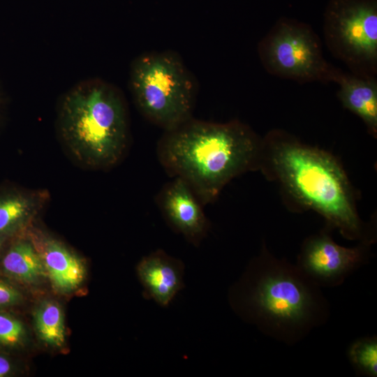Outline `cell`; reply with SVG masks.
<instances>
[{
    "instance_id": "3",
    "label": "cell",
    "mask_w": 377,
    "mask_h": 377,
    "mask_svg": "<svg viewBox=\"0 0 377 377\" xmlns=\"http://www.w3.org/2000/svg\"><path fill=\"white\" fill-rule=\"evenodd\" d=\"M265 165L295 201L325 218L327 227L337 228L349 240L374 242L357 214L348 177L334 156L274 130L263 139L260 168Z\"/></svg>"
},
{
    "instance_id": "7",
    "label": "cell",
    "mask_w": 377,
    "mask_h": 377,
    "mask_svg": "<svg viewBox=\"0 0 377 377\" xmlns=\"http://www.w3.org/2000/svg\"><path fill=\"white\" fill-rule=\"evenodd\" d=\"M323 32L331 54L351 73L377 75V0H330Z\"/></svg>"
},
{
    "instance_id": "13",
    "label": "cell",
    "mask_w": 377,
    "mask_h": 377,
    "mask_svg": "<svg viewBox=\"0 0 377 377\" xmlns=\"http://www.w3.org/2000/svg\"><path fill=\"white\" fill-rule=\"evenodd\" d=\"M39 207V200L35 195L13 189L1 191L0 237L6 239L21 230Z\"/></svg>"
},
{
    "instance_id": "15",
    "label": "cell",
    "mask_w": 377,
    "mask_h": 377,
    "mask_svg": "<svg viewBox=\"0 0 377 377\" xmlns=\"http://www.w3.org/2000/svg\"><path fill=\"white\" fill-rule=\"evenodd\" d=\"M36 332L48 345L60 347L65 341L64 316L61 308L53 301H43L34 312Z\"/></svg>"
},
{
    "instance_id": "18",
    "label": "cell",
    "mask_w": 377,
    "mask_h": 377,
    "mask_svg": "<svg viewBox=\"0 0 377 377\" xmlns=\"http://www.w3.org/2000/svg\"><path fill=\"white\" fill-rule=\"evenodd\" d=\"M21 295L10 285L0 281V307L14 305L20 302Z\"/></svg>"
},
{
    "instance_id": "14",
    "label": "cell",
    "mask_w": 377,
    "mask_h": 377,
    "mask_svg": "<svg viewBox=\"0 0 377 377\" xmlns=\"http://www.w3.org/2000/svg\"><path fill=\"white\" fill-rule=\"evenodd\" d=\"M3 271L18 281L32 283L43 277L46 271L33 242L18 239L7 250L2 260Z\"/></svg>"
},
{
    "instance_id": "20",
    "label": "cell",
    "mask_w": 377,
    "mask_h": 377,
    "mask_svg": "<svg viewBox=\"0 0 377 377\" xmlns=\"http://www.w3.org/2000/svg\"><path fill=\"white\" fill-rule=\"evenodd\" d=\"M5 240H6V238L0 237V250L1 247L3 246V245L4 244Z\"/></svg>"
},
{
    "instance_id": "8",
    "label": "cell",
    "mask_w": 377,
    "mask_h": 377,
    "mask_svg": "<svg viewBox=\"0 0 377 377\" xmlns=\"http://www.w3.org/2000/svg\"><path fill=\"white\" fill-rule=\"evenodd\" d=\"M327 227L307 237L297 257V266L319 287H335L343 283L355 270L367 262L371 242H360L355 247L337 244Z\"/></svg>"
},
{
    "instance_id": "6",
    "label": "cell",
    "mask_w": 377,
    "mask_h": 377,
    "mask_svg": "<svg viewBox=\"0 0 377 377\" xmlns=\"http://www.w3.org/2000/svg\"><path fill=\"white\" fill-rule=\"evenodd\" d=\"M257 49L267 73L301 84L335 82L341 72L325 59L320 39L313 28L296 20L279 18Z\"/></svg>"
},
{
    "instance_id": "12",
    "label": "cell",
    "mask_w": 377,
    "mask_h": 377,
    "mask_svg": "<svg viewBox=\"0 0 377 377\" xmlns=\"http://www.w3.org/2000/svg\"><path fill=\"white\" fill-rule=\"evenodd\" d=\"M53 286L59 290L69 292L77 288L84 278L81 260L59 242L43 237L34 243Z\"/></svg>"
},
{
    "instance_id": "17",
    "label": "cell",
    "mask_w": 377,
    "mask_h": 377,
    "mask_svg": "<svg viewBox=\"0 0 377 377\" xmlns=\"http://www.w3.org/2000/svg\"><path fill=\"white\" fill-rule=\"evenodd\" d=\"M25 330L22 323L15 318L0 313V343L16 346L24 340Z\"/></svg>"
},
{
    "instance_id": "2",
    "label": "cell",
    "mask_w": 377,
    "mask_h": 377,
    "mask_svg": "<svg viewBox=\"0 0 377 377\" xmlns=\"http://www.w3.org/2000/svg\"><path fill=\"white\" fill-rule=\"evenodd\" d=\"M263 140L233 120L214 123L191 117L159 139L156 154L166 172L184 180L205 206L233 178L260 168Z\"/></svg>"
},
{
    "instance_id": "5",
    "label": "cell",
    "mask_w": 377,
    "mask_h": 377,
    "mask_svg": "<svg viewBox=\"0 0 377 377\" xmlns=\"http://www.w3.org/2000/svg\"><path fill=\"white\" fill-rule=\"evenodd\" d=\"M129 86L142 114L164 131L193 117L198 85L175 52L140 54L132 62Z\"/></svg>"
},
{
    "instance_id": "9",
    "label": "cell",
    "mask_w": 377,
    "mask_h": 377,
    "mask_svg": "<svg viewBox=\"0 0 377 377\" xmlns=\"http://www.w3.org/2000/svg\"><path fill=\"white\" fill-rule=\"evenodd\" d=\"M156 202L167 224L176 233L198 246L207 235L210 223L202 203L182 179L173 177L160 190Z\"/></svg>"
},
{
    "instance_id": "4",
    "label": "cell",
    "mask_w": 377,
    "mask_h": 377,
    "mask_svg": "<svg viewBox=\"0 0 377 377\" xmlns=\"http://www.w3.org/2000/svg\"><path fill=\"white\" fill-rule=\"evenodd\" d=\"M59 126L72 153L91 167L113 166L127 148L129 125L124 96L99 79L80 82L65 94Z\"/></svg>"
},
{
    "instance_id": "10",
    "label": "cell",
    "mask_w": 377,
    "mask_h": 377,
    "mask_svg": "<svg viewBox=\"0 0 377 377\" xmlns=\"http://www.w3.org/2000/svg\"><path fill=\"white\" fill-rule=\"evenodd\" d=\"M184 264L162 249L145 256L137 266L143 295L158 305L168 306L184 286Z\"/></svg>"
},
{
    "instance_id": "1",
    "label": "cell",
    "mask_w": 377,
    "mask_h": 377,
    "mask_svg": "<svg viewBox=\"0 0 377 377\" xmlns=\"http://www.w3.org/2000/svg\"><path fill=\"white\" fill-rule=\"evenodd\" d=\"M228 298L242 319L288 345L302 340L330 316L320 287L265 245L230 288Z\"/></svg>"
},
{
    "instance_id": "11",
    "label": "cell",
    "mask_w": 377,
    "mask_h": 377,
    "mask_svg": "<svg viewBox=\"0 0 377 377\" xmlns=\"http://www.w3.org/2000/svg\"><path fill=\"white\" fill-rule=\"evenodd\" d=\"M335 83L342 105L358 116L374 138L377 137V80L341 72Z\"/></svg>"
},
{
    "instance_id": "19",
    "label": "cell",
    "mask_w": 377,
    "mask_h": 377,
    "mask_svg": "<svg viewBox=\"0 0 377 377\" xmlns=\"http://www.w3.org/2000/svg\"><path fill=\"white\" fill-rule=\"evenodd\" d=\"M10 370V362L5 357L0 355V377L6 376Z\"/></svg>"
},
{
    "instance_id": "16",
    "label": "cell",
    "mask_w": 377,
    "mask_h": 377,
    "mask_svg": "<svg viewBox=\"0 0 377 377\" xmlns=\"http://www.w3.org/2000/svg\"><path fill=\"white\" fill-rule=\"evenodd\" d=\"M348 357L358 376H377V337L355 340L348 349Z\"/></svg>"
}]
</instances>
